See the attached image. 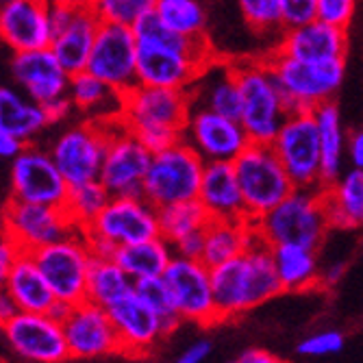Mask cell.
Returning <instances> with one entry per match:
<instances>
[{"label": "cell", "mask_w": 363, "mask_h": 363, "mask_svg": "<svg viewBox=\"0 0 363 363\" xmlns=\"http://www.w3.org/2000/svg\"><path fill=\"white\" fill-rule=\"evenodd\" d=\"M213 298L220 322L238 318L283 291L272 246L261 238L240 257L211 268Z\"/></svg>", "instance_id": "obj_1"}, {"label": "cell", "mask_w": 363, "mask_h": 363, "mask_svg": "<svg viewBox=\"0 0 363 363\" xmlns=\"http://www.w3.org/2000/svg\"><path fill=\"white\" fill-rule=\"evenodd\" d=\"M252 224L257 228V235L268 246L298 244L315 250L331 228L322 189L305 187H296L272 211Z\"/></svg>", "instance_id": "obj_2"}, {"label": "cell", "mask_w": 363, "mask_h": 363, "mask_svg": "<svg viewBox=\"0 0 363 363\" xmlns=\"http://www.w3.org/2000/svg\"><path fill=\"white\" fill-rule=\"evenodd\" d=\"M235 77L242 94V113L250 142L272 144L291 109L287 107L283 91L277 83L268 61L235 63Z\"/></svg>", "instance_id": "obj_3"}, {"label": "cell", "mask_w": 363, "mask_h": 363, "mask_svg": "<svg viewBox=\"0 0 363 363\" xmlns=\"http://www.w3.org/2000/svg\"><path fill=\"white\" fill-rule=\"evenodd\" d=\"M266 61L291 111H313L322 103L333 101L346 72V59L305 61L274 50Z\"/></svg>", "instance_id": "obj_4"}, {"label": "cell", "mask_w": 363, "mask_h": 363, "mask_svg": "<svg viewBox=\"0 0 363 363\" xmlns=\"http://www.w3.org/2000/svg\"><path fill=\"white\" fill-rule=\"evenodd\" d=\"M233 166L244 196L246 218L250 222L272 211L283 198L296 189L272 144L250 142L233 161Z\"/></svg>", "instance_id": "obj_5"}, {"label": "cell", "mask_w": 363, "mask_h": 363, "mask_svg": "<svg viewBox=\"0 0 363 363\" xmlns=\"http://www.w3.org/2000/svg\"><path fill=\"white\" fill-rule=\"evenodd\" d=\"M207 161L185 140L155 152L144 181V196L155 207L198 198Z\"/></svg>", "instance_id": "obj_6"}, {"label": "cell", "mask_w": 363, "mask_h": 363, "mask_svg": "<svg viewBox=\"0 0 363 363\" xmlns=\"http://www.w3.org/2000/svg\"><path fill=\"white\" fill-rule=\"evenodd\" d=\"M33 257L59 301L68 305L87 301V281L94 252L83 228L55 244L33 250Z\"/></svg>", "instance_id": "obj_7"}, {"label": "cell", "mask_w": 363, "mask_h": 363, "mask_svg": "<svg viewBox=\"0 0 363 363\" xmlns=\"http://www.w3.org/2000/svg\"><path fill=\"white\" fill-rule=\"evenodd\" d=\"M272 148L296 187L324 189L320 128L313 111H291L277 133Z\"/></svg>", "instance_id": "obj_8"}, {"label": "cell", "mask_w": 363, "mask_h": 363, "mask_svg": "<svg viewBox=\"0 0 363 363\" xmlns=\"http://www.w3.org/2000/svg\"><path fill=\"white\" fill-rule=\"evenodd\" d=\"M111 122L87 120L83 124L65 128L52 142L50 155L70 185L101 179L111 135Z\"/></svg>", "instance_id": "obj_9"}, {"label": "cell", "mask_w": 363, "mask_h": 363, "mask_svg": "<svg viewBox=\"0 0 363 363\" xmlns=\"http://www.w3.org/2000/svg\"><path fill=\"white\" fill-rule=\"evenodd\" d=\"M70 183L61 174L50 148L26 144V148L11 161L9 168V198L26 203L63 207L70 194Z\"/></svg>", "instance_id": "obj_10"}, {"label": "cell", "mask_w": 363, "mask_h": 363, "mask_svg": "<svg viewBox=\"0 0 363 363\" xmlns=\"http://www.w3.org/2000/svg\"><path fill=\"white\" fill-rule=\"evenodd\" d=\"M191 113V98L187 89L155 87L138 83L122 98L120 120L138 133L146 128H168L181 130Z\"/></svg>", "instance_id": "obj_11"}, {"label": "cell", "mask_w": 363, "mask_h": 363, "mask_svg": "<svg viewBox=\"0 0 363 363\" xmlns=\"http://www.w3.org/2000/svg\"><path fill=\"white\" fill-rule=\"evenodd\" d=\"M79 226L72 222L63 207L26 203L7 198L3 213V235L11 238L22 250H38L77 233Z\"/></svg>", "instance_id": "obj_12"}, {"label": "cell", "mask_w": 363, "mask_h": 363, "mask_svg": "<svg viewBox=\"0 0 363 363\" xmlns=\"http://www.w3.org/2000/svg\"><path fill=\"white\" fill-rule=\"evenodd\" d=\"M83 230L85 235L101 238L116 248L146 242L161 235L159 211L146 196H111L101 216Z\"/></svg>", "instance_id": "obj_13"}, {"label": "cell", "mask_w": 363, "mask_h": 363, "mask_svg": "<svg viewBox=\"0 0 363 363\" xmlns=\"http://www.w3.org/2000/svg\"><path fill=\"white\" fill-rule=\"evenodd\" d=\"M152 155L122 120H113L101 170V181L111 196H144V181Z\"/></svg>", "instance_id": "obj_14"}, {"label": "cell", "mask_w": 363, "mask_h": 363, "mask_svg": "<svg viewBox=\"0 0 363 363\" xmlns=\"http://www.w3.org/2000/svg\"><path fill=\"white\" fill-rule=\"evenodd\" d=\"M3 335L11 352L33 363H63L70 359L63 324L50 313L18 311L3 322Z\"/></svg>", "instance_id": "obj_15"}, {"label": "cell", "mask_w": 363, "mask_h": 363, "mask_svg": "<svg viewBox=\"0 0 363 363\" xmlns=\"http://www.w3.org/2000/svg\"><path fill=\"white\" fill-rule=\"evenodd\" d=\"M179 315L185 322H194L201 326L218 324V309L211 285V268L203 259H187L174 255L170 266L163 274Z\"/></svg>", "instance_id": "obj_16"}, {"label": "cell", "mask_w": 363, "mask_h": 363, "mask_svg": "<svg viewBox=\"0 0 363 363\" xmlns=\"http://www.w3.org/2000/svg\"><path fill=\"white\" fill-rule=\"evenodd\" d=\"M87 72L126 94L138 81V38L135 30L122 24L103 22L87 63Z\"/></svg>", "instance_id": "obj_17"}, {"label": "cell", "mask_w": 363, "mask_h": 363, "mask_svg": "<svg viewBox=\"0 0 363 363\" xmlns=\"http://www.w3.org/2000/svg\"><path fill=\"white\" fill-rule=\"evenodd\" d=\"M183 140L205 161H235L250 144L244 124L211 109L191 107Z\"/></svg>", "instance_id": "obj_18"}, {"label": "cell", "mask_w": 363, "mask_h": 363, "mask_svg": "<svg viewBox=\"0 0 363 363\" xmlns=\"http://www.w3.org/2000/svg\"><path fill=\"white\" fill-rule=\"evenodd\" d=\"M63 333L72 359H94L120 352V337L109 309L83 301L63 318Z\"/></svg>", "instance_id": "obj_19"}, {"label": "cell", "mask_w": 363, "mask_h": 363, "mask_svg": "<svg viewBox=\"0 0 363 363\" xmlns=\"http://www.w3.org/2000/svg\"><path fill=\"white\" fill-rule=\"evenodd\" d=\"M0 35L11 52L50 48V0H13L0 7Z\"/></svg>", "instance_id": "obj_20"}, {"label": "cell", "mask_w": 363, "mask_h": 363, "mask_svg": "<svg viewBox=\"0 0 363 363\" xmlns=\"http://www.w3.org/2000/svg\"><path fill=\"white\" fill-rule=\"evenodd\" d=\"M9 70L13 83L42 105L65 96L70 89L72 74L65 72L50 48L13 52Z\"/></svg>", "instance_id": "obj_21"}, {"label": "cell", "mask_w": 363, "mask_h": 363, "mask_svg": "<svg viewBox=\"0 0 363 363\" xmlns=\"http://www.w3.org/2000/svg\"><path fill=\"white\" fill-rule=\"evenodd\" d=\"M205 65V61L187 52L161 44L138 42V81L142 85L189 89Z\"/></svg>", "instance_id": "obj_22"}, {"label": "cell", "mask_w": 363, "mask_h": 363, "mask_svg": "<svg viewBox=\"0 0 363 363\" xmlns=\"http://www.w3.org/2000/svg\"><path fill=\"white\" fill-rule=\"evenodd\" d=\"M109 313L120 337V352L128 357H144L163 337H168L159 313L148 307L135 291L116 303Z\"/></svg>", "instance_id": "obj_23"}, {"label": "cell", "mask_w": 363, "mask_h": 363, "mask_svg": "<svg viewBox=\"0 0 363 363\" xmlns=\"http://www.w3.org/2000/svg\"><path fill=\"white\" fill-rule=\"evenodd\" d=\"M346 28L333 26L318 18L296 26H287L281 33V40L277 46V50L305 61L346 59Z\"/></svg>", "instance_id": "obj_24"}, {"label": "cell", "mask_w": 363, "mask_h": 363, "mask_svg": "<svg viewBox=\"0 0 363 363\" xmlns=\"http://www.w3.org/2000/svg\"><path fill=\"white\" fill-rule=\"evenodd\" d=\"M3 291L16 303L18 311L50 313L59 301L44 272L40 270L35 257L28 250L18 257L11 270L3 277Z\"/></svg>", "instance_id": "obj_25"}, {"label": "cell", "mask_w": 363, "mask_h": 363, "mask_svg": "<svg viewBox=\"0 0 363 363\" xmlns=\"http://www.w3.org/2000/svg\"><path fill=\"white\" fill-rule=\"evenodd\" d=\"M187 91L191 98V107L211 109L240 120L242 94L235 77V65L209 61Z\"/></svg>", "instance_id": "obj_26"}, {"label": "cell", "mask_w": 363, "mask_h": 363, "mask_svg": "<svg viewBox=\"0 0 363 363\" xmlns=\"http://www.w3.org/2000/svg\"><path fill=\"white\" fill-rule=\"evenodd\" d=\"M201 201L211 218L218 220H238L246 218V205L240 187V179L233 161H207L201 191Z\"/></svg>", "instance_id": "obj_27"}, {"label": "cell", "mask_w": 363, "mask_h": 363, "mask_svg": "<svg viewBox=\"0 0 363 363\" xmlns=\"http://www.w3.org/2000/svg\"><path fill=\"white\" fill-rule=\"evenodd\" d=\"M101 24L103 22L94 13V9H79L74 20L52 38L50 50L68 74H79L87 70Z\"/></svg>", "instance_id": "obj_28"}, {"label": "cell", "mask_w": 363, "mask_h": 363, "mask_svg": "<svg viewBox=\"0 0 363 363\" xmlns=\"http://www.w3.org/2000/svg\"><path fill=\"white\" fill-rule=\"evenodd\" d=\"M203 233H205L203 261L209 268L244 255L259 240L257 228L248 218H238V220L211 218Z\"/></svg>", "instance_id": "obj_29"}, {"label": "cell", "mask_w": 363, "mask_h": 363, "mask_svg": "<svg viewBox=\"0 0 363 363\" xmlns=\"http://www.w3.org/2000/svg\"><path fill=\"white\" fill-rule=\"evenodd\" d=\"M331 228L350 230L363 226V170L352 168L322 189Z\"/></svg>", "instance_id": "obj_30"}, {"label": "cell", "mask_w": 363, "mask_h": 363, "mask_svg": "<svg viewBox=\"0 0 363 363\" xmlns=\"http://www.w3.org/2000/svg\"><path fill=\"white\" fill-rule=\"evenodd\" d=\"M50 124L42 103L22 91L18 85L0 89V130H9L26 144L35 140Z\"/></svg>", "instance_id": "obj_31"}, {"label": "cell", "mask_w": 363, "mask_h": 363, "mask_svg": "<svg viewBox=\"0 0 363 363\" xmlns=\"http://www.w3.org/2000/svg\"><path fill=\"white\" fill-rule=\"evenodd\" d=\"M68 96L74 109L85 113L89 120L111 122V120H120L122 116L124 94H120L118 89H113L103 79H98L87 70L72 74Z\"/></svg>", "instance_id": "obj_32"}, {"label": "cell", "mask_w": 363, "mask_h": 363, "mask_svg": "<svg viewBox=\"0 0 363 363\" xmlns=\"http://www.w3.org/2000/svg\"><path fill=\"white\" fill-rule=\"evenodd\" d=\"M274 268L283 291H309L320 285L318 250L298 244L272 246Z\"/></svg>", "instance_id": "obj_33"}, {"label": "cell", "mask_w": 363, "mask_h": 363, "mask_svg": "<svg viewBox=\"0 0 363 363\" xmlns=\"http://www.w3.org/2000/svg\"><path fill=\"white\" fill-rule=\"evenodd\" d=\"M174 257L172 244L168 240L152 238L138 244L120 246L113 255V259L128 272L133 281L150 279V277H163Z\"/></svg>", "instance_id": "obj_34"}, {"label": "cell", "mask_w": 363, "mask_h": 363, "mask_svg": "<svg viewBox=\"0 0 363 363\" xmlns=\"http://www.w3.org/2000/svg\"><path fill=\"white\" fill-rule=\"evenodd\" d=\"M318 128H320V146H322V177L324 187L331 185L340 174L344 166V148L348 146V140L342 128V116L333 101L322 103L313 109Z\"/></svg>", "instance_id": "obj_35"}, {"label": "cell", "mask_w": 363, "mask_h": 363, "mask_svg": "<svg viewBox=\"0 0 363 363\" xmlns=\"http://www.w3.org/2000/svg\"><path fill=\"white\" fill-rule=\"evenodd\" d=\"M135 291V281L120 266L116 259L94 257L89 281H87V301L111 309L116 303Z\"/></svg>", "instance_id": "obj_36"}, {"label": "cell", "mask_w": 363, "mask_h": 363, "mask_svg": "<svg viewBox=\"0 0 363 363\" xmlns=\"http://www.w3.org/2000/svg\"><path fill=\"white\" fill-rule=\"evenodd\" d=\"M157 211H159L161 238L168 240L170 244H177L189 233H196V230H203L207 222L211 220L205 205L198 201V198L172 203L166 207H157Z\"/></svg>", "instance_id": "obj_37"}, {"label": "cell", "mask_w": 363, "mask_h": 363, "mask_svg": "<svg viewBox=\"0 0 363 363\" xmlns=\"http://www.w3.org/2000/svg\"><path fill=\"white\" fill-rule=\"evenodd\" d=\"M155 16L185 38L205 35L207 11L201 0H159Z\"/></svg>", "instance_id": "obj_38"}, {"label": "cell", "mask_w": 363, "mask_h": 363, "mask_svg": "<svg viewBox=\"0 0 363 363\" xmlns=\"http://www.w3.org/2000/svg\"><path fill=\"white\" fill-rule=\"evenodd\" d=\"M109 201H111V191L105 187L101 179H96V181L72 185L68 198H65L63 209L68 211V216L79 228H87L101 216V211L107 207Z\"/></svg>", "instance_id": "obj_39"}, {"label": "cell", "mask_w": 363, "mask_h": 363, "mask_svg": "<svg viewBox=\"0 0 363 363\" xmlns=\"http://www.w3.org/2000/svg\"><path fill=\"white\" fill-rule=\"evenodd\" d=\"M135 294L148 307H152L159 313V318L163 320V328H166V335L174 333L185 322L174 307L172 291L163 277H150V279L135 281Z\"/></svg>", "instance_id": "obj_40"}, {"label": "cell", "mask_w": 363, "mask_h": 363, "mask_svg": "<svg viewBox=\"0 0 363 363\" xmlns=\"http://www.w3.org/2000/svg\"><path fill=\"white\" fill-rule=\"evenodd\" d=\"M246 24L261 35H281L285 30L281 0H238Z\"/></svg>", "instance_id": "obj_41"}, {"label": "cell", "mask_w": 363, "mask_h": 363, "mask_svg": "<svg viewBox=\"0 0 363 363\" xmlns=\"http://www.w3.org/2000/svg\"><path fill=\"white\" fill-rule=\"evenodd\" d=\"M159 0H96L94 13L107 24H122L133 28L146 16L155 13Z\"/></svg>", "instance_id": "obj_42"}, {"label": "cell", "mask_w": 363, "mask_h": 363, "mask_svg": "<svg viewBox=\"0 0 363 363\" xmlns=\"http://www.w3.org/2000/svg\"><path fill=\"white\" fill-rule=\"evenodd\" d=\"M357 9V0H315V18L333 26L348 28Z\"/></svg>", "instance_id": "obj_43"}, {"label": "cell", "mask_w": 363, "mask_h": 363, "mask_svg": "<svg viewBox=\"0 0 363 363\" xmlns=\"http://www.w3.org/2000/svg\"><path fill=\"white\" fill-rule=\"evenodd\" d=\"M342 348H344V335L340 331H320L315 335L305 337L296 350L305 357H326V354H337Z\"/></svg>", "instance_id": "obj_44"}, {"label": "cell", "mask_w": 363, "mask_h": 363, "mask_svg": "<svg viewBox=\"0 0 363 363\" xmlns=\"http://www.w3.org/2000/svg\"><path fill=\"white\" fill-rule=\"evenodd\" d=\"M285 28L303 24L315 18V0H281Z\"/></svg>", "instance_id": "obj_45"}, {"label": "cell", "mask_w": 363, "mask_h": 363, "mask_svg": "<svg viewBox=\"0 0 363 363\" xmlns=\"http://www.w3.org/2000/svg\"><path fill=\"white\" fill-rule=\"evenodd\" d=\"M203 230H196V233H189L187 238L172 244L174 255L187 257V259H203V252H205V233Z\"/></svg>", "instance_id": "obj_46"}, {"label": "cell", "mask_w": 363, "mask_h": 363, "mask_svg": "<svg viewBox=\"0 0 363 363\" xmlns=\"http://www.w3.org/2000/svg\"><path fill=\"white\" fill-rule=\"evenodd\" d=\"M42 107H44V111H46V116H48L50 124L63 122L65 118H68V116L74 111V105H72V101H70V96H68V94L55 98V101H50V103H44Z\"/></svg>", "instance_id": "obj_47"}, {"label": "cell", "mask_w": 363, "mask_h": 363, "mask_svg": "<svg viewBox=\"0 0 363 363\" xmlns=\"http://www.w3.org/2000/svg\"><path fill=\"white\" fill-rule=\"evenodd\" d=\"M24 250L7 235H3V246H0V277H5L11 266L18 261V257L22 255Z\"/></svg>", "instance_id": "obj_48"}, {"label": "cell", "mask_w": 363, "mask_h": 363, "mask_svg": "<svg viewBox=\"0 0 363 363\" xmlns=\"http://www.w3.org/2000/svg\"><path fill=\"white\" fill-rule=\"evenodd\" d=\"M211 352V342L209 340H201L191 346H187L179 357H177V363H203Z\"/></svg>", "instance_id": "obj_49"}, {"label": "cell", "mask_w": 363, "mask_h": 363, "mask_svg": "<svg viewBox=\"0 0 363 363\" xmlns=\"http://www.w3.org/2000/svg\"><path fill=\"white\" fill-rule=\"evenodd\" d=\"M24 148H26L24 140H20L18 135L9 133V130H0V155H3V159L13 161Z\"/></svg>", "instance_id": "obj_50"}, {"label": "cell", "mask_w": 363, "mask_h": 363, "mask_svg": "<svg viewBox=\"0 0 363 363\" xmlns=\"http://www.w3.org/2000/svg\"><path fill=\"white\" fill-rule=\"evenodd\" d=\"M79 9H72V7H65V5H57V3H50V24H52V30L55 35L59 30H63L65 26H68L74 16H77Z\"/></svg>", "instance_id": "obj_51"}, {"label": "cell", "mask_w": 363, "mask_h": 363, "mask_svg": "<svg viewBox=\"0 0 363 363\" xmlns=\"http://www.w3.org/2000/svg\"><path fill=\"white\" fill-rule=\"evenodd\" d=\"M348 157L352 168H361L363 170V128L354 130V133L348 138Z\"/></svg>", "instance_id": "obj_52"}, {"label": "cell", "mask_w": 363, "mask_h": 363, "mask_svg": "<svg viewBox=\"0 0 363 363\" xmlns=\"http://www.w3.org/2000/svg\"><path fill=\"white\" fill-rule=\"evenodd\" d=\"M238 361L240 363H289V361H285V359H281V357H277V354H272L268 350H259V348L246 350Z\"/></svg>", "instance_id": "obj_53"}, {"label": "cell", "mask_w": 363, "mask_h": 363, "mask_svg": "<svg viewBox=\"0 0 363 363\" xmlns=\"http://www.w3.org/2000/svg\"><path fill=\"white\" fill-rule=\"evenodd\" d=\"M346 272V263H333L331 268H328L326 272H320V285L322 287H331L335 285Z\"/></svg>", "instance_id": "obj_54"}, {"label": "cell", "mask_w": 363, "mask_h": 363, "mask_svg": "<svg viewBox=\"0 0 363 363\" xmlns=\"http://www.w3.org/2000/svg\"><path fill=\"white\" fill-rule=\"evenodd\" d=\"M13 313H18V307H16V303L9 298V296L3 291V298H0V322L9 320Z\"/></svg>", "instance_id": "obj_55"}, {"label": "cell", "mask_w": 363, "mask_h": 363, "mask_svg": "<svg viewBox=\"0 0 363 363\" xmlns=\"http://www.w3.org/2000/svg\"><path fill=\"white\" fill-rule=\"evenodd\" d=\"M50 3L65 5V7H72V9H94L96 0H50Z\"/></svg>", "instance_id": "obj_56"}, {"label": "cell", "mask_w": 363, "mask_h": 363, "mask_svg": "<svg viewBox=\"0 0 363 363\" xmlns=\"http://www.w3.org/2000/svg\"><path fill=\"white\" fill-rule=\"evenodd\" d=\"M3 3H13V0H3Z\"/></svg>", "instance_id": "obj_57"}, {"label": "cell", "mask_w": 363, "mask_h": 363, "mask_svg": "<svg viewBox=\"0 0 363 363\" xmlns=\"http://www.w3.org/2000/svg\"><path fill=\"white\" fill-rule=\"evenodd\" d=\"M230 363H240V361H230Z\"/></svg>", "instance_id": "obj_58"}]
</instances>
